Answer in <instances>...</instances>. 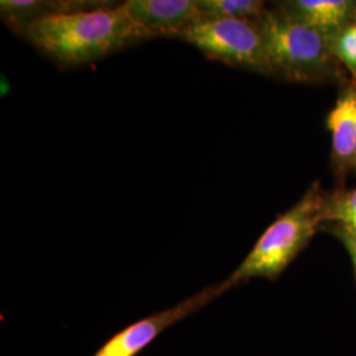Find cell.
<instances>
[{
	"label": "cell",
	"instance_id": "1",
	"mask_svg": "<svg viewBox=\"0 0 356 356\" xmlns=\"http://www.w3.org/2000/svg\"><path fill=\"white\" fill-rule=\"evenodd\" d=\"M24 38L63 66L91 64L152 36L119 6L53 13L32 22Z\"/></svg>",
	"mask_w": 356,
	"mask_h": 356
},
{
	"label": "cell",
	"instance_id": "2",
	"mask_svg": "<svg viewBox=\"0 0 356 356\" xmlns=\"http://www.w3.org/2000/svg\"><path fill=\"white\" fill-rule=\"evenodd\" d=\"M325 195L318 182L304 197L268 227L254 243L242 264L222 282L226 292L254 277L276 280L293 260L305 250L318 229L323 227L322 206Z\"/></svg>",
	"mask_w": 356,
	"mask_h": 356
},
{
	"label": "cell",
	"instance_id": "3",
	"mask_svg": "<svg viewBox=\"0 0 356 356\" xmlns=\"http://www.w3.org/2000/svg\"><path fill=\"white\" fill-rule=\"evenodd\" d=\"M257 23L264 35L272 74L302 83L337 74L338 61L331 53L329 36L300 23L281 8L267 11Z\"/></svg>",
	"mask_w": 356,
	"mask_h": 356
},
{
	"label": "cell",
	"instance_id": "4",
	"mask_svg": "<svg viewBox=\"0 0 356 356\" xmlns=\"http://www.w3.org/2000/svg\"><path fill=\"white\" fill-rule=\"evenodd\" d=\"M175 38L195 47L211 60L272 74L264 35L257 20L206 17L178 32Z\"/></svg>",
	"mask_w": 356,
	"mask_h": 356
},
{
	"label": "cell",
	"instance_id": "5",
	"mask_svg": "<svg viewBox=\"0 0 356 356\" xmlns=\"http://www.w3.org/2000/svg\"><path fill=\"white\" fill-rule=\"evenodd\" d=\"M223 293H226V291L222 282L214 284L178 302L177 305L170 306L165 310L157 312L135 323H131L126 329L116 332L92 356L139 355L161 332L209 305L214 298Z\"/></svg>",
	"mask_w": 356,
	"mask_h": 356
},
{
	"label": "cell",
	"instance_id": "6",
	"mask_svg": "<svg viewBox=\"0 0 356 356\" xmlns=\"http://www.w3.org/2000/svg\"><path fill=\"white\" fill-rule=\"evenodd\" d=\"M122 4L152 38H175L178 32L204 19L197 0H127Z\"/></svg>",
	"mask_w": 356,
	"mask_h": 356
},
{
	"label": "cell",
	"instance_id": "7",
	"mask_svg": "<svg viewBox=\"0 0 356 356\" xmlns=\"http://www.w3.org/2000/svg\"><path fill=\"white\" fill-rule=\"evenodd\" d=\"M332 159L341 170L355 166L356 160V79L339 95L327 116Z\"/></svg>",
	"mask_w": 356,
	"mask_h": 356
},
{
	"label": "cell",
	"instance_id": "8",
	"mask_svg": "<svg viewBox=\"0 0 356 356\" xmlns=\"http://www.w3.org/2000/svg\"><path fill=\"white\" fill-rule=\"evenodd\" d=\"M281 10L322 35L331 36L354 22L356 3L351 0H294L282 3Z\"/></svg>",
	"mask_w": 356,
	"mask_h": 356
},
{
	"label": "cell",
	"instance_id": "9",
	"mask_svg": "<svg viewBox=\"0 0 356 356\" xmlns=\"http://www.w3.org/2000/svg\"><path fill=\"white\" fill-rule=\"evenodd\" d=\"M92 1H42V0H1L0 15L3 22L15 31V33L23 35L26 26L32 22L53 13H70L95 7Z\"/></svg>",
	"mask_w": 356,
	"mask_h": 356
},
{
	"label": "cell",
	"instance_id": "10",
	"mask_svg": "<svg viewBox=\"0 0 356 356\" xmlns=\"http://www.w3.org/2000/svg\"><path fill=\"white\" fill-rule=\"evenodd\" d=\"M322 222L329 227L356 234V188L325 195L322 206Z\"/></svg>",
	"mask_w": 356,
	"mask_h": 356
},
{
	"label": "cell",
	"instance_id": "11",
	"mask_svg": "<svg viewBox=\"0 0 356 356\" xmlns=\"http://www.w3.org/2000/svg\"><path fill=\"white\" fill-rule=\"evenodd\" d=\"M206 17H236L259 20L267 13L264 1L259 0H197Z\"/></svg>",
	"mask_w": 356,
	"mask_h": 356
},
{
	"label": "cell",
	"instance_id": "12",
	"mask_svg": "<svg viewBox=\"0 0 356 356\" xmlns=\"http://www.w3.org/2000/svg\"><path fill=\"white\" fill-rule=\"evenodd\" d=\"M331 53L356 79V23H350L329 36Z\"/></svg>",
	"mask_w": 356,
	"mask_h": 356
},
{
	"label": "cell",
	"instance_id": "13",
	"mask_svg": "<svg viewBox=\"0 0 356 356\" xmlns=\"http://www.w3.org/2000/svg\"><path fill=\"white\" fill-rule=\"evenodd\" d=\"M330 231L331 234H334L347 248L350 257H351V261H353V266H354V273H355L356 277V234L347 232L344 229H337V227H330Z\"/></svg>",
	"mask_w": 356,
	"mask_h": 356
},
{
	"label": "cell",
	"instance_id": "14",
	"mask_svg": "<svg viewBox=\"0 0 356 356\" xmlns=\"http://www.w3.org/2000/svg\"><path fill=\"white\" fill-rule=\"evenodd\" d=\"M354 23H356V13H355V17H354Z\"/></svg>",
	"mask_w": 356,
	"mask_h": 356
},
{
	"label": "cell",
	"instance_id": "15",
	"mask_svg": "<svg viewBox=\"0 0 356 356\" xmlns=\"http://www.w3.org/2000/svg\"><path fill=\"white\" fill-rule=\"evenodd\" d=\"M355 168H356V160H355Z\"/></svg>",
	"mask_w": 356,
	"mask_h": 356
}]
</instances>
